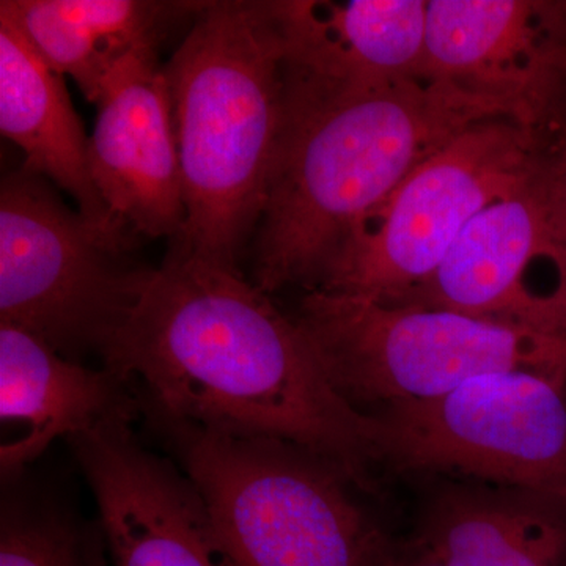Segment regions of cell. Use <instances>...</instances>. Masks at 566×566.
<instances>
[{"label": "cell", "mask_w": 566, "mask_h": 566, "mask_svg": "<svg viewBox=\"0 0 566 566\" xmlns=\"http://www.w3.org/2000/svg\"><path fill=\"white\" fill-rule=\"evenodd\" d=\"M205 2L150 0H2L43 61L70 76L96 104L118 63L158 48L174 22L196 18Z\"/></svg>", "instance_id": "obj_17"}, {"label": "cell", "mask_w": 566, "mask_h": 566, "mask_svg": "<svg viewBox=\"0 0 566 566\" xmlns=\"http://www.w3.org/2000/svg\"><path fill=\"white\" fill-rule=\"evenodd\" d=\"M370 566H442L411 543L398 545L389 538L382 543Z\"/></svg>", "instance_id": "obj_20"}, {"label": "cell", "mask_w": 566, "mask_h": 566, "mask_svg": "<svg viewBox=\"0 0 566 566\" xmlns=\"http://www.w3.org/2000/svg\"><path fill=\"white\" fill-rule=\"evenodd\" d=\"M565 91H566V88H565Z\"/></svg>", "instance_id": "obj_21"}, {"label": "cell", "mask_w": 566, "mask_h": 566, "mask_svg": "<svg viewBox=\"0 0 566 566\" xmlns=\"http://www.w3.org/2000/svg\"><path fill=\"white\" fill-rule=\"evenodd\" d=\"M527 0H428L422 77L542 128L566 88L564 18Z\"/></svg>", "instance_id": "obj_10"}, {"label": "cell", "mask_w": 566, "mask_h": 566, "mask_svg": "<svg viewBox=\"0 0 566 566\" xmlns=\"http://www.w3.org/2000/svg\"><path fill=\"white\" fill-rule=\"evenodd\" d=\"M233 566H370L387 536L344 469L292 442L151 415Z\"/></svg>", "instance_id": "obj_4"}, {"label": "cell", "mask_w": 566, "mask_h": 566, "mask_svg": "<svg viewBox=\"0 0 566 566\" xmlns=\"http://www.w3.org/2000/svg\"><path fill=\"white\" fill-rule=\"evenodd\" d=\"M553 140L542 134V172L554 233L566 268V122L558 126Z\"/></svg>", "instance_id": "obj_19"}, {"label": "cell", "mask_w": 566, "mask_h": 566, "mask_svg": "<svg viewBox=\"0 0 566 566\" xmlns=\"http://www.w3.org/2000/svg\"><path fill=\"white\" fill-rule=\"evenodd\" d=\"M88 161L112 218L134 237L181 233L185 197L172 109L158 48L115 66L96 102Z\"/></svg>", "instance_id": "obj_12"}, {"label": "cell", "mask_w": 566, "mask_h": 566, "mask_svg": "<svg viewBox=\"0 0 566 566\" xmlns=\"http://www.w3.org/2000/svg\"><path fill=\"white\" fill-rule=\"evenodd\" d=\"M285 62L342 81L422 77L428 0H279Z\"/></svg>", "instance_id": "obj_16"}, {"label": "cell", "mask_w": 566, "mask_h": 566, "mask_svg": "<svg viewBox=\"0 0 566 566\" xmlns=\"http://www.w3.org/2000/svg\"><path fill=\"white\" fill-rule=\"evenodd\" d=\"M120 375L69 359L39 337L0 323V472L14 482L59 438L132 424L142 401Z\"/></svg>", "instance_id": "obj_13"}, {"label": "cell", "mask_w": 566, "mask_h": 566, "mask_svg": "<svg viewBox=\"0 0 566 566\" xmlns=\"http://www.w3.org/2000/svg\"><path fill=\"white\" fill-rule=\"evenodd\" d=\"M98 505L112 566H233L202 495L132 424L66 439Z\"/></svg>", "instance_id": "obj_11"}, {"label": "cell", "mask_w": 566, "mask_h": 566, "mask_svg": "<svg viewBox=\"0 0 566 566\" xmlns=\"http://www.w3.org/2000/svg\"><path fill=\"white\" fill-rule=\"evenodd\" d=\"M497 104L424 77L342 81L285 62L283 115L253 283L318 290L363 223L420 164Z\"/></svg>", "instance_id": "obj_2"}, {"label": "cell", "mask_w": 566, "mask_h": 566, "mask_svg": "<svg viewBox=\"0 0 566 566\" xmlns=\"http://www.w3.org/2000/svg\"><path fill=\"white\" fill-rule=\"evenodd\" d=\"M546 268L566 273L538 164L523 188L472 219L434 274L400 305L566 338V290L536 277Z\"/></svg>", "instance_id": "obj_9"}, {"label": "cell", "mask_w": 566, "mask_h": 566, "mask_svg": "<svg viewBox=\"0 0 566 566\" xmlns=\"http://www.w3.org/2000/svg\"><path fill=\"white\" fill-rule=\"evenodd\" d=\"M133 234L107 232L71 210L39 175L0 186V323L69 359L106 352L155 270L129 256Z\"/></svg>", "instance_id": "obj_6"}, {"label": "cell", "mask_w": 566, "mask_h": 566, "mask_svg": "<svg viewBox=\"0 0 566 566\" xmlns=\"http://www.w3.org/2000/svg\"><path fill=\"white\" fill-rule=\"evenodd\" d=\"M409 543L442 566H566V501L446 482L424 502Z\"/></svg>", "instance_id": "obj_14"}, {"label": "cell", "mask_w": 566, "mask_h": 566, "mask_svg": "<svg viewBox=\"0 0 566 566\" xmlns=\"http://www.w3.org/2000/svg\"><path fill=\"white\" fill-rule=\"evenodd\" d=\"M0 132L24 153L22 169L70 193L88 222L107 232L133 234L112 218L96 189L88 161V136L62 74L43 61L2 7Z\"/></svg>", "instance_id": "obj_15"}, {"label": "cell", "mask_w": 566, "mask_h": 566, "mask_svg": "<svg viewBox=\"0 0 566 566\" xmlns=\"http://www.w3.org/2000/svg\"><path fill=\"white\" fill-rule=\"evenodd\" d=\"M371 415V412H370ZM381 464L566 501V378L480 376L433 400L382 406Z\"/></svg>", "instance_id": "obj_8"}, {"label": "cell", "mask_w": 566, "mask_h": 566, "mask_svg": "<svg viewBox=\"0 0 566 566\" xmlns=\"http://www.w3.org/2000/svg\"><path fill=\"white\" fill-rule=\"evenodd\" d=\"M539 155L542 128L506 117L475 123L374 211L318 290L403 304L479 212L534 177Z\"/></svg>", "instance_id": "obj_7"}, {"label": "cell", "mask_w": 566, "mask_h": 566, "mask_svg": "<svg viewBox=\"0 0 566 566\" xmlns=\"http://www.w3.org/2000/svg\"><path fill=\"white\" fill-rule=\"evenodd\" d=\"M293 318L331 385L359 411L433 400L486 375L532 371L566 378L565 337L446 308L311 290Z\"/></svg>", "instance_id": "obj_5"}, {"label": "cell", "mask_w": 566, "mask_h": 566, "mask_svg": "<svg viewBox=\"0 0 566 566\" xmlns=\"http://www.w3.org/2000/svg\"><path fill=\"white\" fill-rule=\"evenodd\" d=\"M0 566H112L102 526L55 499L9 488L0 513Z\"/></svg>", "instance_id": "obj_18"}, {"label": "cell", "mask_w": 566, "mask_h": 566, "mask_svg": "<svg viewBox=\"0 0 566 566\" xmlns=\"http://www.w3.org/2000/svg\"><path fill=\"white\" fill-rule=\"evenodd\" d=\"M102 360L139 390L150 415L292 442L374 490L375 417L346 403L293 316L240 268L172 241Z\"/></svg>", "instance_id": "obj_1"}, {"label": "cell", "mask_w": 566, "mask_h": 566, "mask_svg": "<svg viewBox=\"0 0 566 566\" xmlns=\"http://www.w3.org/2000/svg\"><path fill=\"white\" fill-rule=\"evenodd\" d=\"M163 71L186 208L170 241L240 268L282 125L285 46L274 2H205Z\"/></svg>", "instance_id": "obj_3"}]
</instances>
